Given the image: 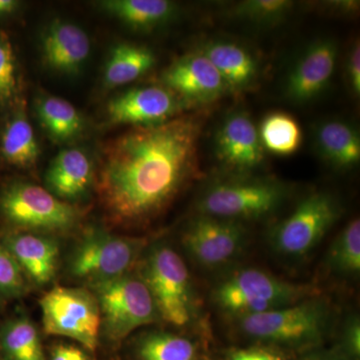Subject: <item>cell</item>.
<instances>
[{
    "label": "cell",
    "instance_id": "1",
    "mask_svg": "<svg viewBox=\"0 0 360 360\" xmlns=\"http://www.w3.org/2000/svg\"><path fill=\"white\" fill-rule=\"evenodd\" d=\"M200 136V122L176 117L106 142L94 177L106 220L139 226L165 212L196 167Z\"/></svg>",
    "mask_w": 360,
    "mask_h": 360
},
{
    "label": "cell",
    "instance_id": "2",
    "mask_svg": "<svg viewBox=\"0 0 360 360\" xmlns=\"http://www.w3.org/2000/svg\"><path fill=\"white\" fill-rule=\"evenodd\" d=\"M86 212L27 180L11 179L0 184V224L4 231L61 236L78 229Z\"/></svg>",
    "mask_w": 360,
    "mask_h": 360
},
{
    "label": "cell",
    "instance_id": "3",
    "mask_svg": "<svg viewBox=\"0 0 360 360\" xmlns=\"http://www.w3.org/2000/svg\"><path fill=\"white\" fill-rule=\"evenodd\" d=\"M148 246V239L116 236L98 226L82 231L68 259L71 278L84 288L130 274Z\"/></svg>",
    "mask_w": 360,
    "mask_h": 360
},
{
    "label": "cell",
    "instance_id": "4",
    "mask_svg": "<svg viewBox=\"0 0 360 360\" xmlns=\"http://www.w3.org/2000/svg\"><path fill=\"white\" fill-rule=\"evenodd\" d=\"M314 295V288L307 284L290 283L262 270L248 269L220 283L213 298L227 314L241 317L281 309Z\"/></svg>",
    "mask_w": 360,
    "mask_h": 360
},
{
    "label": "cell",
    "instance_id": "5",
    "mask_svg": "<svg viewBox=\"0 0 360 360\" xmlns=\"http://www.w3.org/2000/svg\"><path fill=\"white\" fill-rule=\"evenodd\" d=\"M89 288L96 296L101 319V333L111 343H118L135 329L160 319L146 283L131 274Z\"/></svg>",
    "mask_w": 360,
    "mask_h": 360
},
{
    "label": "cell",
    "instance_id": "6",
    "mask_svg": "<svg viewBox=\"0 0 360 360\" xmlns=\"http://www.w3.org/2000/svg\"><path fill=\"white\" fill-rule=\"evenodd\" d=\"M139 277L155 302L160 319L181 328L193 315L191 276L184 259L170 246L158 245L148 251Z\"/></svg>",
    "mask_w": 360,
    "mask_h": 360
},
{
    "label": "cell",
    "instance_id": "7",
    "mask_svg": "<svg viewBox=\"0 0 360 360\" xmlns=\"http://www.w3.org/2000/svg\"><path fill=\"white\" fill-rule=\"evenodd\" d=\"M328 322V307L311 297L281 309L241 316L240 328L255 340L307 347L321 340Z\"/></svg>",
    "mask_w": 360,
    "mask_h": 360
},
{
    "label": "cell",
    "instance_id": "8",
    "mask_svg": "<svg viewBox=\"0 0 360 360\" xmlns=\"http://www.w3.org/2000/svg\"><path fill=\"white\" fill-rule=\"evenodd\" d=\"M46 335L77 341L89 352L98 345L101 311L96 296L86 288H52L39 300Z\"/></svg>",
    "mask_w": 360,
    "mask_h": 360
},
{
    "label": "cell",
    "instance_id": "9",
    "mask_svg": "<svg viewBox=\"0 0 360 360\" xmlns=\"http://www.w3.org/2000/svg\"><path fill=\"white\" fill-rule=\"evenodd\" d=\"M285 188L272 180L222 182L208 189L198 202L201 214L233 220L257 219L276 210Z\"/></svg>",
    "mask_w": 360,
    "mask_h": 360
},
{
    "label": "cell",
    "instance_id": "10",
    "mask_svg": "<svg viewBox=\"0 0 360 360\" xmlns=\"http://www.w3.org/2000/svg\"><path fill=\"white\" fill-rule=\"evenodd\" d=\"M340 213V206L330 194H311L274 229L272 245L285 257H304L319 245Z\"/></svg>",
    "mask_w": 360,
    "mask_h": 360
},
{
    "label": "cell",
    "instance_id": "11",
    "mask_svg": "<svg viewBox=\"0 0 360 360\" xmlns=\"http://www.w3.org/2000/svg\"><path fill=\"white\" fill-rule=\"evenodd\" d=\"M187 106L167 87H134L112 97L105 115L110 125L148 127L172 120Z\"/></svg>",
    "mask_w": 360,
    "mask_h": 360
},
{
    "label": "cell",
    "instance_id": "12",
    "mask_svg": "<svg viewBox=\"0 0 360 360\" xmlns=\"http://www.w3.org/2000/svg\"><path fill=\"white\" fill-rule=\"evenodd\" d=\"M245 239V227L238 222L200 214L184 232L182 245L198 264L215 267L236 257Z\"/></svg>",
    "mask_w": 360,
    "mask_h": 360
},
{
    "label": "cell",
    "instance_id": "13",
    "mask_svg": "<svg viewBox=\"0 0 360 360\" xmlns=\"http://www.w3.org/2000/svg\"><path fill=\"white\" fill-rule=\"evenodd\" d=\"M161 82L188 106L212 103L229 90L219 71L200 51L174 61L163 71Z\"/></svg>",
    "mask_w": 360,
    "mask_h": 360
},
{
    "label": "cell",
    "instance_id": "14",
    "mask_svg": "<svg viewBox=\"0 0 360 360\" xmlns=\"http://www.w3.org/2000/svg\"><path fill=\"white\" fill-rule=\"evenodd\" d=\"M0 240L15 260L28 285L44 288L56 279L60 264V245L54 236L2 231Z\"/></svg>",
    "mask_w": 360,
    "mask_h": 360
},
{
    "label": "cell",
    "instance_id": "15",
    "mask_svg": "<svg viewBox=\"0 0 360 360\" xmlns=\"http://www.w3.org/2000/svg\"><path fill=\"white\" fill-rule=\"evenodd\" d=\"M91 51L89 34L79 25L56 18L45 26L40 37L44 65L65 75H77L84 68Z\"/></svg>",
    "mask_w": 360,
    "mask_h": 360
},
{
    "label": "cell",
    "instance_id": "16",
    "mask_svg": "<svg viewBox=\"0 0 360 360\" xmlns=\"http://www.w3.org/2000/svg\"><path fill=\"white\" fill-rule=\"evenodd\" d=\"M338 60V46L331 39L309 45L293 66L286 80V96L296 103H307L326 90Z\"/></svg>",
    "mask_w": 360,
    "mask_h": 360
},
{
    "label": "cell",
    "instance_id": "17",
    "mask_svg": "<svg viewBox=\"0 0 360 360\" xmlns=\"http://www.w3.org/2000/svg\"><path fill=\"white\" fill-rule=\"evenodd\" d=\"M40 146L28 118L25 97L2 113L0 124V170H32L37 167Z\"/></svg>",
    "mask_w": 360,
    "mask_h": 360
},
{
    "label": "cell",
    "instance_id": "18",
    "mask_svg": "<svg viewBox=\"0 0 360 360\" xmlns=\"http://www.w3.org/2000/svg\"><path fill=\"white\" fill-rule=\"evenodd\" d=\"M217 156L226 167L250 170L264 160V148L258 129L250 116L236 111L220 125L215 141Z\"/></svg>",
    "mask_w": 360,
    "mask_h": 360
},
{
    "label": "cell",
    "instance_id": "19",
    "mask_svg": "<svg viewBox=\"0 0 360 360\" xmlns=\"http://www.w3.org/2000/svg\"><path fill=\"white\" fill-rule=\"evenodd\" d=\"M94 177L96 169L86 151L61 149L45 172V188L59 200L75 205L94 187Z\"/></svg>",
    "mask_w": 360,
    "mask_h": 360
},
{
    "label": "cell",
    "instance_id": "20",
    "mask_svg": "<svg viewBox=\"0 0 360 360\" xmlns=\"http://www.w3.org/2000/svg\"><path fill=\"white\" fill-rule=\"evenodd\" d=\"M37 120L52 141L68 144L82 137L86 130L84 115L61 97L39 91L33 101Z\"/></svg>",
    "mask_w": 360,
    "mask_h": 360
},
{
    "label": "cell",
    "instance_id": "21",
    "mask_svg": "<svg viewBox=\"0 0 360 360\" xmlns=\"http://www.w3.org/2000/svg\"><path fill=\"white\" fill-rule=\"evenodd\" d=\"M200 52L219 71L227 89L243 91L250 89L257 80V61L240 45L217 40L203 45Z\"/></svg>",
    "mask_w": 360,
    "mask_h": 360
},
{
    "label": "cell",
    "instance_id": "22",
    "mask_svg": "<svg viewBox=\"0 0 360 360\" xmlns=\"http://www.w3.org/2000/svg\"><path fill=\"white\" fill-rule=\"evenodd\" d=\"M110 14L139 30H150L174 20L177 6L168 0H105L97 4Z\"/></svg>",
    "mask_w": 360,
    "mask_h": 360
},
{
    "label": "cell",
    "instance_id": "23",
    "mask_svg": "<svg viewBox=\"0 0 360 360\" xmlns=\"http://www.w3.org/2000/svg\"><path fill=\"white\" fill-rule=\"evenodd\" d=\"M155 53L142 45L122 42L110 51L103 75L104 89H115L139 79L153 68Z\"/></svg>",
    "mask_w": 360,
    "mask_h": 360
},
{
    "label": "cell",
    "instance_id": "24",
    "mask_svg": "<svg viewBox=\"0 0 360 360\" xmlns=\"http://www.w3.org/2000/svg\"><path fill=\"white\" fill-rule=\"evenodd\" d=\"M319 153L333 167L350 168L360 160L359 132L352 125L340 120L321 123L315 132Z\"/></svg>",
    "mask_w": 360,
    "mask_h": 360
},
{
    "label": "cell",
    "instance_id": "25",
    "mask_svg": "<svg viewBox=\"0 0 360 360\" xmlns=\"http://www.w3.org/2000/svg\"><path fill=\"white\" fill-rule=\"evenodd\" d=\"M0 357L4 360H46L37 326L26 315L0 324Z\"/></svg>",
    "mask_w": 360,
    "mask_h": 360
},
{
    "label": "cell",
    "instance_id": "26",
    "mask_svg": "<svg viewBox=\"0 0 360 360\" xmlns=\"http://www.w3.org/2000/svg\"><path fill=\"white\" fill-rule=\"evenodd\" d=\"M258 134L264 148L274 155H293L302 146V129L295 118L286 113L274 112L265 116Z\"/></svg>",
    "mask_w": 360,
    "mask_h": 360
},
{
    "label": "cell",
    "instance_id": "27",
    "mask_svg": "<svg viewBox=\"0 0 360 360\" xmlns=\"http://www.w3.org/2000/svg\"><path fill=\"white\" fill-rule=\"evenodd\" d=\"M136 352L141 360H198L195 345L191 340L163 331L142 336Z\"/></svg>",
    "mask_w": 360,
    "mask_h": 360
},
{
    "label": "cell",
    "instance_id": "28",
    "mask_svg": "<svg viewBox=\"0 0 360 360\" xmlns=\"http://www.w3.org/2000/svg\"><path fill=\"white\" fill-rule=\"evenodd\" d=\"M290 0H245L231 8L234 18L259 26H274L283 22L292 11Z\"/></svg>",
    "mask_w": 360,
    "mask_h": 360
},
{
    "label": "cell",
    "instance_id": "29",
    "mask_svg": "<svg viewBox=\"0 0 360 360\" xmlns=\"http://www.w3.org/2000/svg\"><path fill=\"white\" fill-rule=\"evenodd\" d=\"M18 61L11 37L0 30V112H6L22 97Z\"/></svg>",
    "mask_w": 360,
    "mask_h": 360
},
{
    "label": "cell",
    "instance_id": "30",
    "mask_svg": "<svg viewBox=\"0 0 360 360\" xmlns=\"http://www.w3.org/2000/svg\"><path fill=\"white\" fill-rule=\"evenodd\" d=\"M329 262L338 272L356 274L360 271V221H350L335 239L329 252Z\"/></svg>",
    "mask_w": 360,
    "mask_h": 360
},
{
    "label": "cell",
    "instance_id": "31",
    "mask_svg": "<svg viewBox=\"0 0 360 360\" xmlns=\"http://www.w3.org/2000/svg\"><path fill=\"white\" fill-rule=\"evenodd\" d=\"M30 285L11 253L0 240V304L27 295Z\"/></svg>",
    "mask_w": 360,
    "mask_h": 360
},
{
    "label": "cell",
    "instance_id": "32",
    "mask_svg": "<svg viewBox=\"0 0 360 360\" xmlns=\"http://www.w3.org/2000/svg\"><path fill=\"white\" fill-rule=\"evenodd\" d=\"M347 77L350 89L355 96L360 94V45L355 42L347 58Z\"/></svg>",
    "mask_w": 360,
    "mask_h": 360
},
{
    "label": "cell",
    "instance_id": "33",
    "mask_svg": "<svg viewBox=\"0 0 360 360\" xmlns=\"http://www.w3.org/2000/svg\"><path fill=\"white\" fill-rule=\"evenodd\" d=\"M229 360H284L283 355L266 348H243L232 352Z\"/></svg>",
    "mask_w": 360,
    "mask_h": 360
},
{
    "label": "cell",
    "instance_id": "34",
    "mask_svg": "<svg viewBox=\"0 0 360 360\" xmlns=\"http://www.w3.org/2000/svg\"><path fill=\"white\" fill-rule=\"evenodd\" d=\"M51 360H90V357L82 347L60 343L52 349Z\"/></svg>",
    "mask_w": 360,
    "mask_h": 360
},
{
    "label": "cell",
    "instance_id": "35",
    "mask_svg": "<svg viewBox=\"0 0 360 360\" xmlns=\"http://www.w3.org/2000/svg\"><path fill=\"white\" fill-rule=\"evenodd\" d=\"M345 347L350 355L359 359L360 354V324L359 319L348 322L345 333Z\"/></svg>",
    "mask_w": 360,
    "mask_h": 360
},
{
    "label": "cell",
    "instance_id": "36",
    "mask_svg": "<svg viewBox=\"0 0 360 360\" xmlns=\"http://www.w3.org/2000/svg\"><path fill=\"white\" fill-rule=\"evenodd\" d=\"M20 2L15 0H0V18H8L18 11Z\"/></svg>",
    "mask_w": 360,
    "mask_h": 360
},
{
    "label": "cell",
    "instance_id": "37",
    "mask_svg": "<svg viewBox=\"0 0 360 360\" xmlns=\"http://www.w3.org/2000/svg\"><path fill=\"white\" fill-rule=\"evenodd\" d=\"M307 360H343L338 357L331 356V355H317V356L309 357Z\"/></svg>",
    "mask_w": 360,
    "mask_h": 360
},
{
    "label": "cell",
    "instance_id": "38",
    "mask_svg": "<svg viewBox=\"0 0 360 360\" xmlns=\"http://www.w3.org/2000/svg\"><path fill=\"white\" fill-rule=\"evenodd\" d=\"M0 360H4V359H2L1 357H0Z\"/></svg>",
    "mask_w": 360,
    "mask_h": 360
}]
</instances>
